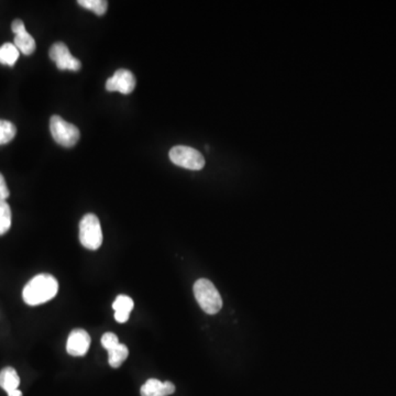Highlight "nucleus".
Wrapping results in <instances>:
<instances>
[{
	"label": "nucleus",
	"mask_w": 396,
	"mask_h": 396,
	"mask_svg": "<svg viewBox=\"0 0 396 396\" xmlns=\"http://www.w3.org/2000/svg\"><path fill=\"white\" fill-rule=\"evenodd\" d=\"M91 345V336L84 330H74L67 339V354L73 357L85 356Z\"/></svg>",
	"instance_id": "nucleus-8"
},
{
	"label": "nucleus",
	"mask_w": 396,
	"mask_h": 396,
	"mask_svg": "<svg viewBox=\"0 0 396 396\" xmlns=\"http://www.w3.org/2000/svg\"><path fill=\"white\" fill-rule=\"evenodd\" d=\"M11 209L6 201H0V236L10 229Z\"/></svg>",
	"instance_id": "nucleus-16"
},
{
	"label": "nucleus",
	"mask_w": 396,
	"mask_h": 396,
	"mask_svg": "<svg viewBox=\"0 0 396 396\" xmlns=\"http://www.w3.org/2000/svg\"><path fill=\"white\" fill-rule=\"evenodd\" d=\"M8 396H22V392L19 390H15V391L9 392Z\"/></svg>",
	"instance_id": "nucleus-21"
},
{
	"label": "nucleus",
	"mask_w": 396,
	"mask_h": 396,
	"mask_svg": "<svg viewBox=\"0 0 396 396\" xmlns=\"http://www.w3.org/2000/svg\"><path fill=\"white\" fill-rule=\"evenodd\" d=\"M137 80L134 74L126 69L116 71L111 78L106 82V89L108 91H119L121 94L128 95L136 89Z\"/></svg>",
	"instance_id": "nucleus-7"
},
{
	"label": "nucleus",
	"mask_w": 396,
	"mask_h": 396,
	"mask_svg": "<svg viewBox=\"0 0 396 396\" xmlns=\"http://www.w3.org/2000/svg\"><path fill=\"white\" fill-rule=\"evenodd\" d=\"M114 311H115V319L118 323H126L130 317V313L134 309V300L132 297L127 295H119L116 298L113 304Z\"/></svg>",
	"instance_id": "nucleus-10"
},
{
	"label": "nucleus",
	"mask_w": 396,
	"mask_h": 396,
	"mask_svg": "<svg viewBox=\"0 0 396 396\" xmlns=\"http://www.w3.org/2000/svg\"><path fill=\"white\" fill-rule=\"evenodd\" d=\"M119 343L118 337L114 332H106L102 337V345L105 349H109L110 347Z\"/></svg>",
	"instance_id": "nucleus-18"
},
{
	"label": "nucleus",
	"mask_w": 396,
	"mask_h": 396,
	"mask_svg": "<svg viewBox=\"0 0 396 396\" xmlns=\"http://www.w3.org/2000/svg\"><path fill=\"white\" fill-rule=\"evenodd\" d=\"M50 132L54 141L65 147H74L80 137L78 127L67 123L60 116H52L50 119Z\"/></svg>",
	"instance_id": "nucleus-4"
},
{
	"label": "nucleus",
	"mask_w": 396,
	"mask_h": 396,
	"mask_svg": "<svg viewBox=\"0 0 396 396\" xmlns=\"http://www.w3.org/2000/svg\"><path fill=\"white\" fill-rule=\"evenodd\" d=\"M19 50L12 43H5L0 46V63L12 66L19 59Z\"/></svg>",
	"instance_id": "nucleus-14"
},
{
	"label": "nucleus",
	"mask_w": 396,
	"mask_h": 396,
	"mask_svg": "<svg viewBox=\"0 0 396 396\" xmlns=\"http://www.w3.org/2000/svg\"><path fill=\"white\" fill-rule=\"evenodd\" d=\"M8 186L6 184L5 177L0 173V201H6L9 197Z\"/></svg>",
	"instance_id": "nucleus-19"
},
{
	"label": "nucleus",
	"mask_w": 396,
	"mask_h": 396,
	"mask_svg": "<svg viewBox=\"0 0 396 396\" xmlns=\"http://www.w3.org/2000/svg\"><path fill=\"white\" fill-rule=\"evenodd\" d=\"M50 59L57 63V66L61 71H73L78 72L80 70V60L73 57L70 50L63 42L54 43L48 52Z\"/></svg>",
	"instance_id": "nucleus-6"
},
{
	"label": "nucleus",
	"mask_w": 396,
	"mask_h": 396,
	"mask_svg": "<svg viewBox=\"0 0 396 396\" xmlns=\"http://www.w3.org/2000/svg\"><path fill=\"white\" fill-rule=\"evenodd\" d=\"M175 386L172 382H161L158 379H150L142 386L141 396H169L174 393Z\"/></svg>",
	"instance_id": "nucleus-9"
},
{
	"label": "nucleus",
	"mask_w": 396,
	"mask_h": 396,
	"mask_svg": "<svg viewBox=\"0 0 396 396\" xmlns=\"http://www.w3.org/2000/svg\"><path fill=\"white\" fill-rule=\"evenodd\" d=\"M194 295L198 305L208 315H215L222 309V296L214 284L207 278H199L195 282Z\"/></svg>",
	"instance_id": "nucleus-2"
},
{
	"label": "nucleus",
	"mask_w": 396,
	"mask_h": 396,
	"mask_svg": "<svg viewBox=\"0 0 396 396\" xmlns=\"http://www.w3.org/2000/svg\"><path fill=\"white\" fill-rule=\"evenodd\" d=\"M80 244L86 249L97 250L102 244V231L98 217L94 214H87L80 222Z\"/></svg>",
	"instance_id": "nucleus-3"
},
{
	"label": "nucleus",
	"mask_w": 396,
	"mask_h": 396,
	"mask_svg": "<svg viewBox=\"0 0 396 396\" xmlns=\"http://www.w3.org/2000/svg\"><path fill=\"white\" fill-rule=\"evenodd\" d=\"M17 128L14 123L0 119V145L9 143L16 137Z\"/></svg>",
	"instance_id": "nucleus-15"
},
{
	"label": "nucleus",
	"mask_w": 396,
	"mask_h": 396,
	"mask_svg": "<svg viewBox=\"0 0 396 396\" xmlns=\"http://www.w3.org/2000/svg\"><path fill=\"white\" fill-rule=\"evenodd\" d=\"M170 160L175 165L192 171H199L205 166V159L199 151L186 145H177L170 151Z\"/></svg>",
	"instance_id": "nucleus-5"
},
{
	"label": "nucleus",
	"mask_w": 396,
	"mask_h": 396,
	"mask_svg": "<svg viewBox=\"0 0 396 396\" xmlns=\"http://www.w3.org/2000/svg\"><path fill=\"white\" fill-rule=\"evenodd\" d=\"M20 386V377L14 368L7 367L0 371V388L7 393L18 390Z\"/></svg>",
	"instance_id": "nucleus-11"
},
{
	"label": "nucleus",
	"mask_w": 396,
	"mask_h": 396,
	"mask_svg": "<svg viewBox=\"0 0 396 396\" xmlns=\"http://www.w3.org/2000/svg\"><path fill=\"white\" fill-rule=\"evenodd\" d=\"M78 5L83 8L93 11L97 16L106 14L108 8L107 1H104V0H80Z\"/></svg>",
	"instance_id": "nucleus-17"
},
{
	"label": "nucleus",
	"mask_w": 396,
	"mask_h": 396,
	"mask_svg": "<svg viewBox=\"0 0 396 396\" xmlns=\"http://www.w3.org/2000/svg\"><path fill=\"white\" fill-rule=\"evenodd\" d=\"M108 351V362L111 368L120 367L123 362L126 361L129 356V349L126 345L123 343H117V345L110 347Z\"/></svg>",
	"instance_id": "nucleus-12"
},
{
	"label": "nucleus",
	"mask_w": 396,
	"mask_h": 396,
	"mask_svg": "<svg viewBox=\"0 0 396 396\" xmlns=\"http://www.w3.org/2000/svg\"><path fill=\"white\" fill-rule=\"evenodd\" d=\"M59 291L57 278L51 274H39L30 280L24 287L22 297L28 305L37 306L48 302L55 297Z\"/></svg>",
	"instance_id": "nucleus-1"
},
{
	"label": "nucleus",
	"mask_w": 396,
	"mask_h": 396,
	"mask_svg": "<svg viewBox=\"0 0 396 396\" xmlns=\"http://www.w3.org/2000/svg\"><path fill=\"white\" fill-rule=\"evenodd\" d=\"M11 30H12V33L16 35H20V33H24V31H27L26 27H24V22L19 19L14 20V22L11 24Z\"/></svg>",
	"instance_id": "nucleus-20"
},
{
	"label": "nucleus",
	"mask_w": 396,
	"mask_h": 396,
	"mask_svg": "<svg viewBox=\"0 0 396 396\" xmlns=\"http://www.w3.org/2000/svg\"><path fill=\"white\" fill-rule=\"evenodd\" d=\"M14 44L24 55H31L35 51V46H37L35 39L33 35L28 33V31L17 35L15 37Z\"/></svg>",
	"instance_id": "nucleus-13"
}]
</instances>
